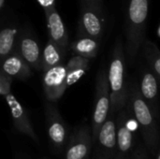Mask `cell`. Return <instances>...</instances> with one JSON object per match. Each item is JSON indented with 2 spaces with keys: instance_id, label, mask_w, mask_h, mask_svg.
Here are the masks:
<instances>
[{
  "instance_id": "cell-8",
  "label": "cell",
  "mask_w": 160,
  "mask_h": 159,
  "mask_svg": "<svg viewBox=\"0 0 160 159\" xmlns=\"http://www.w3.org/2000/svg\"><path fill=\"white\" fill-rule=\"evenodd\" d=\"M45 117L50 142L55 149L61 152L66 148L70 137L68 126L60 114L58 108L52 102H48L45 105Z\"/></svg>"
},
{
  "instance_id": "cell-12",
  "label": "cell",
  "mask_w": 160,
  "mask_h": 159,
  "mask_svg": "<svg viewBox=\"0 0 160 159\" xmlns=\"http://www.w3.org/2000/svg\"><path fill=\"white\" fill-rule=\"evenodd\" d=\"M8 106L9 107L13 126L17 131L27 136L35 142H38V138L34 130L30 117L25 108L11 93L4 97Z\"/></svg>"
},
{
  "instance_id": "cell-27",
  "label": "cell",
  "mask_w": 160,
  "mask_h": 159,
  "mask_svg": "<svg viewBox=\"0 0 160 159\" xmlns=\"http://www.w3.org/2000/svg\"><path fill=\"white\" fill-rule=\"evenodd\" d=\"M157 159H160V149H159V151H158V156H157Z\"/></svg>"
},
{
  "instance_id": "cell-9",
  "label": "cell",
  "mask_w": 160,
  "mask_h": 159,
  "mask_svg": "<svg viewBox=\"0 0 160 159\" xmlns=\"http://www.w3.org/2000/svg\"><path fill=\"white\" fill-rule=\"evenodd\" d=\"M16 51L34 70H42V52L30 25L22 26Z\"/></svg>"
},
{
  "instance_id": "cell-1",
  "label": "cell",
  "mask_w": 160,
  "mask_h": 159,
  "mask_svg": "<svg viewBox=\"0 0 160 159\" xmlns=\"http://www.w3.org/2000/svg\"><path fill=\"white\" fill-rule=\"evenodd\" d=\"M151 0H124V32L126 55L133 64L146 39Z\"/></svg>"
},
{
  "instance_id": "cell-2",
  "label": "cell",
  "mask_w": 160,
  "mask_h": 159,
  "mask_svg": "<svg viewBox=\"0 0 160 159\" xmlns=\"http://www.w3.org/2000/svg\"><path fill=\"white\" fill-rule=\"evenodd\" d=\"M131 115L136 120L142 136L143 144L153 156H158L160 147V131L158 117L142 97L139 83H129L128 100L127 104Z\"/></svg>"
},
{
  "instance_id": "cell-25",
  "label": "cell",
  "mask_w": 160,
  "mask_h": 159,
  "mask_svg": "<svg viewBox=\"0 0 160 159\" xmlns=\"http://www.w3.org/2000/svg\"><path fill=\"white\" fill-rule=\"evenodd\" d=\"M6 7L8 8V7H7V0H0V10H1V13L6 11L5 10Z\"/></svg>"
},
{
  "instance_id": "cell-3",
  "label": "cell",
  "mask_w": 160,
  "mask_h": 159,
  "mask_svg": "<svg viewBox=\"0 0 160 159\" xmlns=\"http://www.w3.org/2000/svg\"><path fill=\"white\" fill-rule=\"evenodd\" d=\"M126 49L123 39L118 37L112 51L108 69V81L112 100L110 114L113 116H116L121 110L127 107L128 100L129 83H128L126 78Z\"/></svg>"
},
{
  "instance_id": "cell-23",
  "label": "cell",
  "mask_w": 160,
  "mask_h": 159,
  "mask_svg": "<svg viewBox=\"0 0 160 159\" xmlns=\"http://www.w3.org/2000/svg\"><path fill=\"white\" fill-rule=\"evenodd\" d=\"M38 3L43 7V9H48L50 7H55V0H37Z\"/></svg>"
},
{
  "instance_id": "cell-14",
  "label": "cell",
  "mask_w": 160,
  "mask_h": 159,
  "mask_svg": "<svg viewBox=\"0 0 160 159\" xmlns=\"http://www.w3.org/2000/svg\"><path fill=\"white\" fill-rule=\"evenodd\" d=\"M139 88L145 102L149 105L155 115L159 118L158 77L149 67H142Z\"/></svg>"
},
{
  "instance_id": "cell-7",
  "label": "cell",
  "mask_w": 160,
  "mask_h": 159,
  "mask_svg": "<svg viewBox=\"0 0 160 159\" xmlns=\"http://www.w3.org/2000/svg\"><path fill=\"white\" fill-rule=\"evenodd\" d=\"M95 150L92 159H115L117 155L116 116L109 114L108 119L102 125L97 141L94 143Z\"/></svg>"
},
{
  "instance_id": "cell-4",
  "label": "cell",
  "mask_w": 160,
  "mask_h": 159,
  "mask_svg": "<svg viewBox=\"0 0 160 159\" xmlns=\"http://www.w3.org/2000/svg\"><path fill=\"white\" fill-rule=\"evenodd\" d=\"M108 18L103 5H81L77 24V37L102 39L107 29Z\"/></svg>"
},
{
  "instance_id": "cell-26",
  "label": "cell",
  "mask_w": 160,
  "mask_h": 159,
  "mask_svg": "<svg viewBox=\"0 0 160 159\" xmlns=\"http://www.w3.org/2000/svg\"><path fill=\"white\" fill-rule=\"evenodd\" d=\"M158 37H160V24L159 26H158Z\"/></svg>"
},
{
  "instance_id": "cell-17",
  "label": "cell",
  "mask_w": 160,
  "mask_h": 159,
  "mask_svg": "<svg viewBox=\"0 0 160 159\" xmlns=\"http://www.w3.org/2000/svg\"><path fill=\"white\" fill-rule=\"evenodd\" d=\"M68 51L61 48L52 40L49 39L42 51V71H47L63 64Z\"/></svg>"
},
{
  "instance_id": "cell-13",
  "label": "cell",
  "mask_w": 160,
  "mask_h": 159,
  "mask_svg": "<svg viewBox=\"0 0 160 159\" xmlns=\"http://www.w3.org/2000/svg\"><path fill=\"white\" fill-rule=\"evenodd\" d=\"M2 28L0 31V57L1 61L12 54L17 49V43L21 28L18 21L10 20L8 11L2 13Z\"/></svg>"
},
{
  "instance_id": "cell-16",
  "label": "cell",
  "mask_w": 160,
  "mask_h": 159,
  "mask_svg": "<svg viewBox=\"0 0 160 159\" xmlns=\"http://www.w3.org/2000/svg\"><path fill=\"white\" fill-rule=\"evenodd\" d=\"M1 70L9 77L21 81H25L33 75V69L17 51L2 61Z\"/></svg>"
},
{
  "instance_id": "cell-21",
  "label": "cell",
  "mask_w": 160,
  "mask_h": 159,
  "mask_svg": "<svg viewBox=\"0 0 160 159\" xmlns=\"http://www.w3.org/2000/svg\"><path fill=\"white\" fill-rule=\"evenodd\" d=\"M13 78L7 75L1 70L0 72V94L3 97L11 94V83Z\"/></svg>"
},
{
  "instance_id": "cell-18",
  "label": "cell",
  "mask_w": 160,
  "mask_h": 159,
  "mask_svg": "<svg viewBox=\"0 0 160 159\" xmlns=\"http://www.w3.org/2000/svg\"><path fill=\"white\" fill-rule=\"evenodd\" d=\"M99 47L100 40L87 37H77V38L69 44V50L73 55H79L88 59L97 56Z\"/></svg>"
},
{
  "instance_id": "cell-28",
  "label": "cell",
  "mask_w": 160,
  "mask_h": 159,
  "mask_svg": "<svg viewBox=\"0 0 160 159\" xmlns=\"http://www.w3.org/2000/svg\"><path fill=\"white\" fill-rule=\"evenodd\" d=\"M125 159H131V157H128V158H125Z\"/></svg>"
},
{
  "instance_id": "cell-5",
  "label": "cell",
  "mask_w": 160,
  "mask_h": 159,
  "mask_svg": "<svg viewBox=\"0 0 160 159\" xmlns=\"http://www.w3.org/2000/svg\"><path fill=\"white\" fill-rule=\"evenodd\" d=\"M111 106L112 100L108 81V71H106V69L104 68H101L97 74L95 86V105L91 125L94 143L97 141L98 132L102 125L109 117Z\"/></svg>"
},
{
  "instance_id": "cell-6",
  "label": "cell",
  "mask_w": 160,
  "mask_h": 159,
  "mask_svg": "<svg viewBox=\"0 0 160 159\" xmlns=\"http://www.w3.org/2000/svg\"><path fill=\"white\" fill-rule=\"evenodd\" d=\"M133 116L128 107L121 110L116 115V134H117V155L115 159L130 157L135 150V139L131 126Z\"/></svg>"
},
{
  "instance_id": "cell-11",
  "label": "cell",
  "mask_w": 160,
  "mask_h": 159,
  "mask_svg": "<svg viewBox=\"0 0 160 159\" xmlns=\"http://www.w3.org/2000/svg\"><path fill=\"white\" fill-rule=\"evenodd\" d=\"M68 71L66 65L54 67L43 73L42 85L45 97L49 102L58 101L67 90Z\"/></svg>"
},
{
  "instance_id": "cell-19",
  "label": "cell",
  "mask_w": 160,
  "mask_h": 159,
  "mask_svg": "<svg viewBox=\"0 0 160 159\" xmlns=\"http://www.w3.org/2000/svg\"><path fill=\"white\" fill-rule=\"evenodd\" d=\"M89 64L90 59L79 55H73L68 61L66 65L68 71V86L76 83L80 79L82 78V76H84V74L89 68Z\"/></svg>"
},
{
  "instance_id": "cell-20",
  "label": "cell",
  "mask_w": 160,
  "mask_h": 159,
  "mask_svg": "<svg viewBox=\"0 0 160 159\" xmlns=\"http://www.w3.org/2000/svg\"><path fill=\"white\" fill-rule=\"evenodd\" d=\"M143 57L148 67L160 79V50L152 40L146 38L142 46Z\"/></svg>"
},
{
  "instance_id": "cell-22",
  "label": "cell",
  "mask_w": 160,
  "mask_h": 159,
  "mask_svg": "<svg viewBox=\"0 0 160 159\" xmlns=\"http://www.w3.org/2000/svg\"><path fill=\"white\" fill-rule=\"evenodd\" d=\"M149 151L143 144H138L135 150L132 153L131 159H150L149 158Z\"/></svg>"
},
{
  "instance_id": "cell-10",
  "label": "cell",
  "mask_w": 160,
  "mask_h": 159,
  "mask_svg": "<svg viewBox=\"0 0 160 159\" xmlns=\"http://www.w3.org/2000/svg\"><path fill=\"white\" fill-rule=\"evenodd\" d=\"M94 146L92 128L86 125L76 127L65 149V159H88Z\"/></svg>"
},
{
  "instance_id": "cell-24",
  "label": "cell",
  "mask_w": 160,
  "mask_h": 159,
  "mask_svg": "<svg viewBox=\"0 0 160 159\" xmlns=\"http://www.w3.org/2000/svg\"><path fill=\"white\" fill-rule=\"evenodd\" d=\"M103 0H80V5H103Z\"/></svg>"
},
{
  "instance_id": "cell-15",
  "label": "cell",
  "mask_w": 160,
  "mask_h": 159,
  "mask_svg": "<svg viewBox=\"0 0 160 159\" xmlns=\"http://www.w3.org/2000/svg\"><path fill=\"white\" fill-rule=\"evenodd\" d=\"M44 12L47 22L49 39L55 42L64 50L68 51L69 49L68 33L60 14L57 12L55 7L45 9Z\"/></svg>"
}]
</instances>
